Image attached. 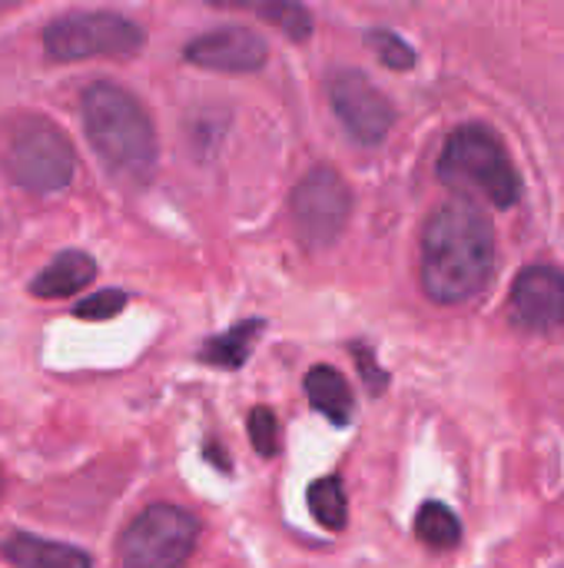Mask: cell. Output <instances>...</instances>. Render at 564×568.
I'll use <instances>...</instances> for the list:
<instances>
[{
	"label": "cell",
	"mask_w": 564,
	"mask_h": 568,
	"mask_svg": "<svg viewBox=\"0 0 564 568\" xmlns=\"http://www.w3.org/2000/svg\"><path fill=\"white\" fill-rule=\"evenodd\" d=\"M495 270V233L472 203L439 206L422 233V286L429 300L459 306L475 300Z\"/></svg>",
	"instance_id": "6da1fadb"
},
{
	"label": "cell",
	"mask_w": 564,
	"mask_h": 568,
	"mask_svg": "<svg viewBox=\"0 0 564 568\" xmlns=\"http://www.w3.org/2000/svg\"><path fill=\"white\" fill-rule=\"evenodd\" d=\"M83 126L100 160L123 180L143 183L156 170L160 143L143 103L116 83H93L83 93Z\"/></svg>",
	"instance_id": "7a4b0ae2"
},
{
	"label": "cell",
	"mask_w": 564,
	"mask_h": 568,
	"mask_svg": "<svg viewBox=\"0 0 564 568\" xmlns=\"http://www.w3.org/2000/svg\"><path fill=\"white\" fill-rule=\"evenodd\" d=\"M439 176L455 193L482 200L499 210H509L522 190L502 136L485 123H465L452 130L439 156Z\"/></svg>",
	"instance_id": "3957f363"
},
{
	"label": "cell",
	"mask_w": 564,
	"mask_h": 568,
	"mask_svg": "<svg viewBox=\"0 0 564 568\" xmlns=\"http://www.w3.org/2000/svg\"><path fill=\"white\" fill-rule=\"evenodd\" d=\"M7 173L30 193H57L70 183L76 156L60 126L43 116H20L3 143Z\"/></svg>",
	"instance_id": "277c9868"
},
{
	"label": "cell",
	"mask_w": 564,
	"mask_h": 568,
	"mask_svg": "<svg viewBox=\"0 0 564 568\" xmlns=\"http://www.w3.org/2000/svg\"><path fill=\"white\" fill-rule=\"evenodd\" d=\"M146 33L140 23L106 13V10H73L57 17L43 30V47L53 60H93V57H110V60H130L140 53Z\"/></svg>",
	"instance_id": "5b68a950"
},
{
	"label": "cell",
	"mask_w": 564,
	"mask_h": 568,
	"mask_svg": "<svg viewBox=\"0 0 564 568\" xmlns=\"http://www.w3.org/2000/svg\"><path fill=\"white\" fill-rule=\"evenodd\" d=\"M199 523L180 506L143 509L120 536L123 568H183L196 549Z\"/></svg>",
	"instance_id": "8992f818"
},
{
	"label": "cell",
	"mask_w": 564,
	"mask_h": 568,
	"mask_svg": "<svg viewBox=\"0 0 564 568\" xmlns=\"http://www.w3.org/2000/svg\"><path fill=\"white\" fill-rule=\"evenodd\" d=\"M349 210H352V193H349L346 180L329 166L309 170L293 193L296 233L312 250L339 240V233L349 223Z\"/></svg>",
	"instance_id": "52a82bcc"
},
{
	"label": "cell",
	"mask_w": 564,
	"mask_h": 568,
	"mask_svg": "<svg viewBox=\"0 0 564 568\" xmlns=\"http://www.w3.org/2000/svg\"><path fill=\"white\" fill-rule=\"evenodd\" d=\"M329 100L342 126L359 143H382L396 123L392 100L359 70H336L329 80Z\"/></svg>",
	"instance_id": "ba28073f"
},
{
	"label": "cell",
	"mask_w": 564,
	"mask_h": 568,
	"mask_svg": "<svg viewBox=\"0 0 564 568\" xmlns=\"http://www.w3.org/2000/svg\"><path fill=\"white\" fill-rule=\"evenodd\" d=\"M512 323L525 333H552L564 326V273L535 263L519 273L509 296Z\"/></svg>",
	"instance_id": "9c48e42d"
},
{
	"label": "cell",
	"mask_w": 564,
	"mask_h": 568,
	"mask_svg": "<svg viewBox=\"0 0 564 568\" xmlns=\"http://www.w3.org/2000/svg\"><path fill=\"white\" fill-rule=\"evenodd\" d=\"M183 57L196 67H206V70L249 73V70H259L266 63L269 50L256 30L229 23V27H219V30H209V33L189 40Z\"/></svg>",
	"instance_id": "30bf717a"
},
{
	"label": "cell",
	"mask_w": 564,
	"mask_h": 568,
	"mask_svg": "<svg viewBox=\"0 0 564 568\" xmlns=\"http://www.w3.org/2000/svg\"><path fill=\"white\" fill-rule=\"evenodd\" d=\"M93 276H96L93 256H86L80 250H66L30 283V293L37 300H66V296L80 293L83 286H90Z\"/></svg>",
	"instance_id": "8fae6325"
},
{
	"label": "cell",
	"mask_w": 564,
	"mask_h": 568,
	"mask_svg": "<svg viewBox=\"0 0 564 568\" xmlns=\"http://www.w3.org/2000/svg\"><path fill=\"white\" fill-rule=\"evenodd\" d=\"M306 396L316 413H322L332 426H349L356 399L346 376L332 366H312L306 376Z\"/></svg>",
	"instance_id": "7c38bea8"
},
{
	"label": "cell",
	"mask_w": 564,
	"mask_h": 568,
	"mask_svg": "<svg viewBox=\"0 0 564 568\" xmlns=\"http://www.w3.org/2000/svg\"><path fill=\"white\" fill-rule=\"evenodd\" d=\"M3 556L17 568H90V556L63 546V542H47L33 536H13L3 542Z\"/></svg>",
	"instance_id": "4fadbf2b"
},
{
	"label": "cell",
	"mask_w": 564,
	"mask_h": 568,
	"mask_svg": "<svg viewBox=\"0 0 564 568\" xmlns=\"http://www.w3.org/2000/svg\"><path fill=\"white\" fill-rule=\"evenodd\" d=\"M266 329L263 320H243L236 323L233 329H226L223 336H213L206 346H203V359L213 363V366H223V369H239L249 353H253V343L256 336Z\"/></svg>",
	"instance_id": "5bb4252c"
},
{
	"label": "cell",
	"mask_w": 564,
	"mask_h": 568,
	"mask_svg": "<svg viewBox=\"0 0 564 568\" xmlns=\"http://www.w3.org/2000/svg\"><path fill=\"white\" fill-rule=\"evenodd\" d=\"M309 513L312 519L329 529V532H342L346 523H349V503H346V493H342V483L336 476H326V479H316L309 486Z\"/></svg>",
	"instance_id": "9a60e30c"
},
{
	"label": "cell",
	"mask_w": 564,
	"mask_h": 568,
	"mask_svg": "<svg viewBox=\"0 0 564 568\" xmlns=\"http://www.w3.org/2000/svg\"><path fill=\"white\" fill-rule=\"evenodd\" d=\"M416 536H419L429 549L445 552V549L459 546V539H462V523H459V516H455L449 506H442V503H425V506L419 509V516H416Z\"/></svg>",
	"instance_id": "2e32d148"
},
{
	"label": "cell",
	"mask_w": 564,
	"mask_h": 568,
	"mask_svg": "<svg viewBox=\"0 0 564 568\" xmlns=\"http://www.w3.org/2000/svg\"><path fill=\"white\" fill-rule=\"evenodd\" d=\"M249 439H253V446H256V453L263 459L279 456V449H283V426H279V419H276V413L269 406H256L249 413Z\"/></svg>",
	"instance_id": "e0dca14e"
},
{
	"label": "cell",
	"mask_w": 564,
	"mask_h": 568,
	"mask_svg": "<svg viewBox=\"0 0 564 568\" xmlns=\"http://www.w3.org/2000/svg\"><path fill=\"white\" fill-rule=\"evenodd\" d=\"M259 17L273 20L286 37L293 40H306L312 33V20H309V10L299 7V3H266V7H253Z\"/></svg>",
	"instance_id": "ac0fdd59"
},
{
	"label": "cell",
	"mask_w": 564,
	"mask_h": 568,
	"mask_svg": "<svg viewBox=\"0 0 564 568\" xmlns=\"http://www.w3.org/2000/svg\"><path fill=\"white\" fill-rule=\"evenodd\" d=\"M369 43L376 47L379 60H382L386 67H392V70H409V67L416 63L412 47H409L402 37H396L392 30H372V33H369Z\"/></svg>",
	"instance_id": "d6986e66"
},
{
	"label": "cell",
	"mask_w": 564,
	"mask_h": 568,
	"mask_svg": "<svg viewBox=\"0 0 564 568\" xmlns=\"http://www.w3.org/2000/svg\"><path fill=\"white\" fill-rule=\"evenodd\" d=\"M126 310V293L123 290H100V293H93V296H86L83 303H76V316L80 320H93V323H100V320H113L116 313H123Z\"/></svg>",
	"instance_id": "ffe728a7"
},
{
	"label": "cell",
	"mask_w": 564,
	"mask_h": 568,
	"mask_svg": "<svg viewBox=\"0 0 564 568\" xmlns=\"http://www.w3.org/2000/svg\"><path fill=\"white\" fill-rule=\"evenodd\" d=\"M0 489H3V483H0Z\"/></svg>",
	"instance_id": "44dd1931"
}]
</instances>
